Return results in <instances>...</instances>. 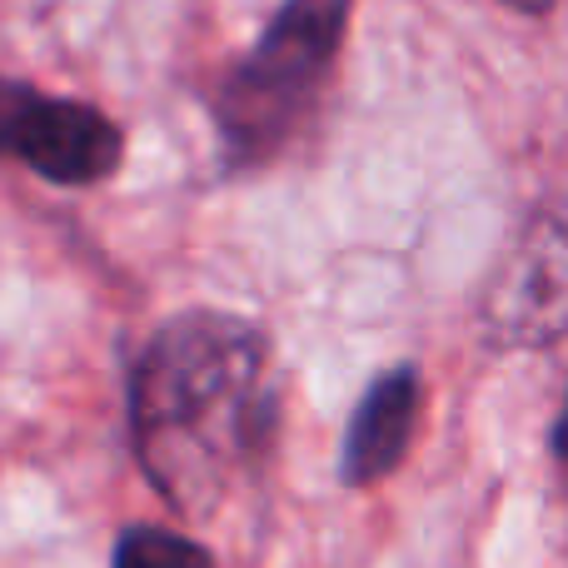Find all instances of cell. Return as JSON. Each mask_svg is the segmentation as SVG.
<instances>
[{
  "label": "cell",
  "instance_id": "obj_3",
  "mask_svg": "<svg viewBox=\"0 0 568 568\" xmlns=\"http://www.w3.org/2000/svg\"><path fill=\"white\" fill-rule=\"evenodd\" d=\"M120 155H125V140H120L115 120H105L95 105L55 100L36 90L26 120H20L16 160H26L40 180H50V185H100L105 175H115Z\"/></svg>",
  "mask_w": 568,
  "mask_h": 568
},
{
  "label": "cell",
  "instance_id": "obj_8",
  "mask_svg": "<svg viewBox=\"0 0 568 568\" xmlns=\"http://www.w3.org/2000/svg\"><path fill=\"white\" fill-rule=\"evenodd\" d=\"M504 6L524 10V16H544V10H549V6H554V0H504Z\"/></svg>",
  "mask_w": 568,
  "mask_h": 568
},
{
  "label": "cell",
  "instance_id": "obj_2",
  "mask_svg": "<svg viewBox=\"0 0 568 568\" xmlns=\"http://www.w3.org/2000/svg\"><path fill=\"white\" fill-rule=\"evenodd\" d=\"M349 0H284L255 55L220 85L215 120L235 160H265L310 110L344 40Z\"/></svg>",
  "mask_w": 568,
  "mask_h": 568
},
{
  "label": "cell",
  "instance_id": "obj_7",
  "mask_svg": "<svg viewBox=\"0 0 568 568\" xmlns=\"http://www.w3.org/2000/svg\"><path fill=\"white\" fill-rule=\"evenodd\" d=\"M554 449H559V459H568V399H564V414H559V429H554Z\"/></svg>",
  "mask_w": 568,
  "mask_h": 568
},
{
  "label": "cell",
  "instance_id": "obj_5",
  "mask_svg": "<svg viewBox=\"0 0 568 568\" xmlns=\"http://www.w3.org/2000/svg\"><path fill=\"white\" fill-rule=\"evenodd\" d=\"M115 568H215L205 544L170 529H125L115 544Z\"/></svg>",
  "mask_w": 568,
  "mask_h": 568
},
{
  "label": "cell",
  "instance_id": "obj_4",
  "mask_svg": "<svg viewBox=\"0 0 568 568\" xmlns=\"http://www.w3.org/2000/svg\"><path fill=\"white\" fill-rule=\"evenodd\" d=\"M414 424H419V369L394 364L354 404L349 429H344L339 444V479L349 489H369L384 474H394L399 459L409 454Z\"/></svg>",
  "mask_w": 568,
  "mask_h": 568
},
{
  "label": "cell",
  "instance_id": "obj_6",
  "mask_svg": "<svg viewBox=\"0 0 568 568\" xmlns=\"http://www.w3.org/2000/svg\"><path fill=\"white\" fill-rule=\"evenodd\" d=\"M30 100H36V90L0 75V155H16V135H20V120H26Z\"/></svg>",
  "mask_w": 568,
  "mask_h": 568
},
{
  "label": "cell",
  "instance_id": "obj_1",
  "mask_svg": "<svg viewBox=\"0 0 568 568\" xmlns=\"http://www.w3.org/2000/svg\"><path fill=\"white\" fill-rule=\"evenodd\" d=\"M275 424L270 344L240 314L190 310L150 334L130 374V434L170 504L220 489Z\"/></svg>",
  "mask_w": 568,
  "mask_h": 568
}]
</instances>
